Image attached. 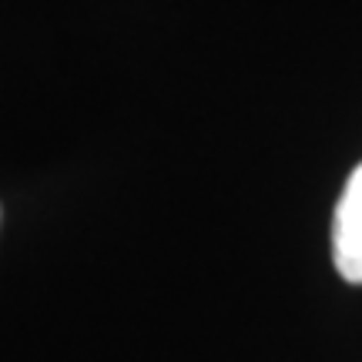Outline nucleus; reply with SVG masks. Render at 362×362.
Wrapping results in <instances>:
<instances>
[{"mask_svg": "<svg viewBox=\"0 0 362 362\" xmlns=\"http://www.w3.org/2000/svg\"><path fill=\"white\" fill-rule=\"evenodd\" d=\"M332 259L339 275L362 285V165L349 175L332 218Z\"/></svg>", "mask_w": 362, "mask_h": 362, "instance_id": "nucleus-1", "label": "nucleus"}]
</instances>
